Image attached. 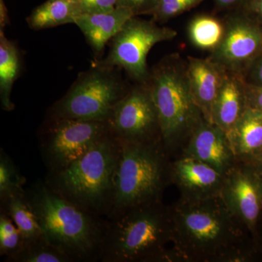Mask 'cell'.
I'll return each mask as SVG.
<instances>
[{
    "instance_id": "1",
    "label": "cell",
    "mask_w": 262,
    "mask_h": 262,
    "mask_svg": "<svg viewBox=\"0 0 262 262\" xmlns=\"http://www.w3.org/2000/svg\"><path fill=\"white\" fill-rule=\"evenodd\" d=\"M176 261L239 262L249 259L247 229L229 212L222 196L179 198L169 207Z\"/></svg>"
},
{
    "instance_id": "2",
    "label": "cell",
    "mask_w": 262,
    "mask_h": 262,
    "mask_svg": "<svg viewBox=\"0 0 262 262\" xmlns=\"http://www.w3.org/2000/svg\"><path fill=\"white\" fill-rule=\"evenodd\" d=\"M26 198L48 244L72 262L100 259L108 222L58 194L46 181L35 183Z\"/></svg>"
},
{
    "instance_id": "3",
    "label": "cell",
    "mask_w": 262,
    "mask_h": 262,
    "mask_svg": "<svg viewBox=\"0 0 262 262\" xmlns=\"http://www.w3.org/2000/svg\"><path fill=\"white\" fill-rule=\"evenodd\" d=\"M110 220L101 261H175L170 209L161 201L129 208Z\"/></svg>"
},
{
    "instance_id": "4",
    "label": "cell",
    "mask_w": 262,
    "mask_h": 262,
    "mask_svg": "<svg viewBox=\"0 0 262 262\" xmlns=\"http://www.w3.org/2000/svg\"><path fill=\"white\" fill-rule=\"evenodd\" d=\"M120 154V141L111 133L65 168L48 174L46 182L81 208L108 216Z\"/></svg>"
},
{
    "instance_id": "5",
    "label": "cell",
    "mask_w": 262,
    "mask_h": 262,
    "mask_svg": "<svg viewBox=\"0 0 262 262\" xmlns=\"http://www.w3.org/2000/svg\"><path fill=\"white\" fill-rule=\"evenodd\" d=\"M119 141L120 154L108 219L129 208L161 201L170 182V163L162 141Z\"/></svg>"
},
{
    "instance_id": "6",
    "label": "cell",
    "mask_w": 262,
    "mask_h": 262,
    "mask_svg": "<svg viewBox=\"0 0 262 262\" xmlns=\"http://www.w3.org/2000/svg\"><path fill=\"white\" fill-rule=\"evenodd\" d=\"M149 84L159 120L162 144L167 155L184 147L203 120L193 98L186 64L167 58L150 74Z\"/></svg>"
},
{
    "instance_id": "7",
    "label": "cell",
    "mask_w": 262,
    "mask_h": 262,
    "mask_svg": "<svg viewBox=\"0 0 262 262\" xmlns=\"http://www.w3.org/2000/svg\"><path fill=\"white\" fill-rule=\"evenodd\" d=\"M119 69L97 63L80 73L67 94L52 106L50 120L108 122L117 103L129 90Z\"/></svg>"
},
{
    "instance_id": "8",
    "label": "cell",
    "mask_w": 262,
    "mask_h": 262,
    "mask_svg": "<svg viewBox=\"0 0 262 262\" xmlns=\"http://www.w3.org/2000/svg\"><path fill=\"white\" fill-rule=\"evenodd\" d=\"M177 34L173 29L157 25L155 20L132 17L113 38L110 53L98 64L118 67L138 82H146L150 76L146 63L150 50Z\"/></svg>"
},
{
    "instance_id": "9",
    "label": "cell",
    "mask_w": 262,
    "mask_h": 262,
    "mask_svg": "<svg viewBox=\"0 0 262 262\" xmlns=\"http://www.w3.org/2000/svg\"><path fill=\"white\" fill-rule=\"evenodd\" d=\"M111 133L108 122L51 120L42 141L48 173L65 168Z\"/></svg>"
},
{
    "instance_id": "10",
    "label": "cell",
    "mask_w": 262,
    "mask_h": 262,
    "mask_svg": "<svg viewBox=\"0 0 262 262\" xmlns=\"http://www.w3.org/2000/svg\"><path fill=\"white\" fill-rule=\"evenodd\" d=\"M108 123L119 140L162 141L158 113L147 82L128 90L114 108Z\"/></svg>"
},
{
    "instance_id": "11",
    "label": "cell",
    "mask_w": 262,
    "mask_h": 262,
    "mask_svg": "<svg viewBox=\"0 0 262 262\" xmlns=\"http://www.w3.org/2000/svg\"><path fill=\"white\" fill-rule=\"evenodd\" d=\"M221 196L234 218L254 235L262 212V172L237 161L225 175Z\"/></svg>"
},
{
    "instance_id": "12",
    "label": "cell",
    "mask_w": 262,
    "mask_h": 262,
    "mask_svg": "<svg viewBox=\"0 0 262 262\" xmlns=\"http://www.w3.org/2000/svg\"><path fill=\"white\" fill-rule=\"evenodd\" d=\"M261 53L262 25L242 12L226 22L223 39L211 58L227 72L244 77Z\"/></svg>"
},
{
    "instance_id": "13",
    "label": "cell",
    "mask_w": 262,
    "mask_h": 262,
    "mask_svg": "<svg viewBox=\"0 0 262 262\" xmlns=\"http://www.w3.org/2000/svg\"><path fill=\"white\" fill-rule=\"evenodd\" d=\"M182 156L208 164L223 175L237 162L227 133L205 119L184 144Z\"/></svg>"
},
{
    "instance_id": "14",
    "label": "cell",
    "mask_w": 262,
    "mask_h": 262,
    "mask_svg": "<svg viewBox=\"0 0 262 262\" xmlns=\"http://www.w3.org/2000/svg\"><path fill=\"white\" fill-rule=\"evenodd\" d=\"M170 179L181 193V198L202 200L221 195L225 175L208 164L182 156L170 163Z\"/></svg>"
},
{
    "instance_id": "15",
    "label": "cell",
    "mask_w": 262,
    "mask_h": 262,
    "mask_svg": "<svg viewBox=\"0 0 262 262\" xmlns=\"http://www.w3.org/2000/svg\"><path fill=\"white\" fill-rule=\"evenodd\" d=\"M186 69L193 98L201 110L203 118L212 122L213 104L227 71L211 58L194 57H188Z\"/></svg>"
},
{
    "instance_id": "16",
    "label": "cell",
    "mask_w": 262,
    "mask_h": 262,
    "mask_svg": "<svg viewBox=\"0 0 262 262\" xmlns=\"http://www.w3.org/2000/svg\"><path fill=\"white\" fill-rule=\"evenodd\" d=\"M247 106L244 77L227 72L212 111V122L227 133L232 130Z\"/></svg>"
},
{
    "instance_id": "17",
    "label": "cell",
    "mask_w": 262,
    "mask_h": 262,
    "mask_svg": "<svg viewBox=\"0 0 262 262\" xmlns=\"http://www.w3.org/2000/svg\"><path fill=\"white\" fill-rule=\"evenodd\" d=\"M134 16L135 15L130 10L116 8L106 13L77 15L74 24L83 33L94 53L99 54L106 43Z\"/></svg>"
},
{
    "instance_id": "18",
    "label": "cell",
    "mask_w": 262,
    "mask_h": 262,
    "mask_svg": "<svg viewBox=\"0 0 262 262\" xmlns=\"http://www.w3.org/2000/svg\"><path fill=\"white\" fill-rule=\"evenodd\" d=\"M237 161L255 163L262 151V113L248 104L228 134Z\"/></svg>"
},
{
    "instance_id": "19",
    "label": "cell",
    "mask_w": 262,
    "mask_h": 262,
    "mask_svg": "<svg viewBox=\"0 0 262 262\" xmlns=\"http://www.w3.org/2000/svg\"><path fill=\"white\" fill-rule=\"evenodd\" d=\"M20 61L18 50L14 43L5 37L0 29V101L5 111L14 110L11 91L20 73Z\"/></svg>"
},
{
    "instance_id": "20",
    "label": "cell",
    "mask_w": 262,
    "mask_h": 262,
    "mask_svg": "<svg viewBox=\"0 0 262 262\" xmlns=\"http://www.w3.org/2000/svg\"><path fill=\"white\" fill-rule=\"evenodd\" d=\"M77 15L75 0H48L33 10L27 21L31 29L41 30L74 24Z\"/></svg>"
},
{
    "instance_id": "21",
    "label": "cell",
    "mask_w": 262,
    "mask_h": 262,
    "mask_svg": "<svg viewBox=\"0 0 262 262\" xmlns=\"http://www.w3.org/2000/svg\"><path fill=\"white\" fill-rule=\"evenodd\" d=\"M1 202L5 213L12 219L23 236L25 245L44 238L36 215L26 198V192L13 194Z\"/></svg>"
},
{
    "instance_id": "22",
    "label": "cell",
    "mask_w": 262,
    "mask_h": 262,
    "mask_svg": "<svg viewBox=\"0 0 262 262\" xmlns=\"http://www.w3.org/2000/svg\"><path fill=\"white\" fill-rule=\"evenodd\" d=\"M225 32V24L210 15H199L188 29L189 39L196 48L213 52L220 46Z\"/></svg>"
},
{
    "instance_id": "23",
    "label": "cell",
    "mask_w": 262,
    "mask_h": 262,
    "mask_svg": "<svg viewBox=\"0 0 262 262\" xmlns=\"http://www.w3.org/2000/svg\"><path fill=\"white\" fill-rule=\"evenodd\" d=\"M24 239L13 221L5 212L0 215V254L10 261L20 253L24 247Z\"/></svg>"
},
{
    "instance_id": "24",
    "label": "cell",
    "mask_w": 262,
    "mask_h": 262,
    "mask_svg": "<svg viewBox=\"0 0 262 262\" xmlns=\"http://www.w3.org/2000/svg\"><path fill=\"white\" fill-rule=\"evenodd\" d=\"M13 261L72 262L67 255L48 244L44 238L25 245Z\"/></svg>"
},
{
    "instance_id": "25",
    "label": "cell",
    "mask_w": 262,
    "mask_h": 262,
    "mask_svg": "<svg viewBox=\"0 0 262 262\" xmlns=\"http://www.w3.org/2000/svg\"><path fill=\"white\" fill-rule=\"evenodd\" d=\"M26 179L19 173L9 156L1 149L0 154V198L4 201L8 196L25 192Z\"/></svg>"
},
{
    "instance_id": "26",
    "label": "cell",
    "mask_w": 262,
    "mask_h": 262,
    "mask_svg": "<svg viewBox=\"0 0 262 262\" xmlns=\"http://www.w3.org/2000/svg\"><path fill=\"white\" fill-rule=\"evenodd\" d=\"M203 0H160L153 12V20L165 22L199 5Z\"/></svg>"
},
{
    "instance_id": "27",
    "label": "cell",
    "mask_w": 262,
    "mask_h": 262,
    "mask_svg": "<svg viewBox=\"0 0 262 262\" xmlns=\"http://www.w3.org/2000/svg\"><path fill=\"white\" fill-rule=\"evenodd\" d=\"M78 15L106 13L116 8L117 0H75Z\"/></svg>"
},
{
    "instance_id": "28",
    "label": "cell",
    "mask_w": 262,
    "mask_h": 262,
    "mask_svg": "<svg viewBox=\"0 0 262 262\" xmlns=\"http://www.w3.org/2000/svg\"><path fill=\"white\" fill-rule=\"evenodd\" d=\"M160 0H117L116 8H127L139 15L152 14Z\"/></svg>"
},
{
    "instance_id": "29",
    "label": "cell",
    "mask_w": 262,
    "mask_h": 262,
    "mask_svg": "<svg viewBox=\"0 0 262 262\" xmlns=\"http://www.w3.org/2000/svg\"><path fill=\"white\" fill-rule=\"evenodd\" d=\"M245 82L262 88V53L253 62L244 77Z\"/></svg>"
},
{
    "instance_id": "30",
    "label": "cell",
    "mask_w": 262,
    "mask_h": 262,
    "mask_svg": "<svg viewBox=\"0 0 262 262\" xmlns=\"http://www.w3.org/2000/svg\"><path fill=\"white\" fill-rule=\"evenodd\" d=\"M248 104L258 108L262 113V88L245 82Z\"/></svg>"
},
{
    "instance_id": "31",
    "label": "cell",
    "mask_w": 262,
    "mask_h": 262,
    "mask_svg": "<svg viewBox=\"0 0 262 262\" xmlns=\"http://www.w3.org/2000/svg\"><path fill=\"white\" fill-rule=\"evenodd\" d=\"M241 9L245 14L262 24V0H248Z\"/></svg>"
},
{
    "instance_id": "32",
    "label": "cell",
    "mask_w": 262,
    "mask_h": 262,
    "mask_svg": "<svg viewBox=\"0 0 262 262\" xmlns=\"http://www.w3.org/2000/svg\"><path fill=\"white\" fill-rule=\"evenodd\" d=\"M217 8L220 9L242 8L248 0H213Z\"/></svg>"
},
{
    "instance_id": "33",
    "label": "cell",
    "mask_w": 262,
    "mask_h": 262,
    "mask_svg": "<svg viewBox=\"0 0 262 262\" xmlns=\"http://www.w3.org/2000/svg\"><path fill=\"white\" fill-rule=\"evenodd\" d=\"M8 22H9V18H8L4 0H0V27H1L0 29L4 28Z\"/></svg>"
},
{
    "instance_id": "34",
    "label": "cell",
    "mask_w": 262,
    "mask_h": 262,
    "mask_svg": "<svg viewBox=\"0 0 262 262\" xmlns=\"http://www.w3.org/2000/svg\"><path fill=\"white\" fill-rule=\"evenodd\" d=\"M255 165L257 166V168L259 169L262 172V151L260 153L259 156L256 160V161L255 162Z\"/></svg>"
}]
</instances>
